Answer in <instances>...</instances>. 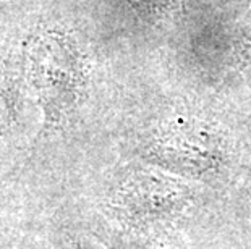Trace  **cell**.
Returning a JSON list of instances; mask_svg holds the SVG:
<instances>
[{
    "instance_id": "6da1fadb",
    "label": "cell",
    "mask_w": 251,
    "mask_h": 249,
    "mask_svg": "<svg viewBox=\"0 0 251 249\" xmlns=\"http://www.w3.org/2000/svg\"><path fill=\"white\" fill-rule=\"evenodd\" d=\"M188 204V188L177 180L154 172L133 175L119 196L122 217L135 228L144 231L172 224Z\"/></svg>"
}]
</instances>
